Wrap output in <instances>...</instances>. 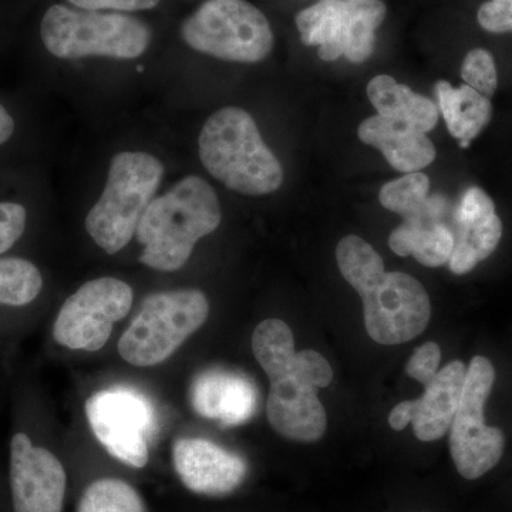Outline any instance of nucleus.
<instances>
[{
    "label": "nucleus",
    "instance_id": "1",
    "mask_svg": "<svg viewBox=\"0 0 512 512\" xmlns=\"http://www.w3.org/2000/svg\"><path fill=\"white\" fill-rule=\"evenodd\" d=\"M256 362L271 382L266 414L285 439L312 443L328 427L318 392L333 380L328 360L316 350L296 352L291 328L281 319H266L252 335Z\"/></svg>",
    "mask_w": 512,
    "mask_h": 512
},
{
    "label": "nucleus",
    "instance_id": "2",
    "mask_svg": "<svg viewBox=\"0 0 512 512\" xmlns=\"http://www.w3.org/2000/svg\"><path fill=\"white\" fill-rule=\"evenodd\" d=\"M336 262L345 281L362 298L366 330L376 343L402 345L424 332L431 319V302L416 278L386 272L382 256L357 235L340 239Z\"/></svg>",
    "mask_w": 512,
    "mask_h": 512
},
{
    "label": "nucleus",
    "instance_id": "3",
    "mask_svg": "<svg viewBox=\"0 0 512 512\" xmlns=\"http://www.w3.org/2000/svg\"><path fill=\"white\" fill-rule=\"evenodd\" d=\"M221 218L214 188L197 175L185 177L154 198L138 222L137 239L143 245L138 261L156 271H178L197 242L217 231Z\"/></svg>",
    "mask_w": 512,
    "mask_h": 512
},
{
    "label": "nucleus",
    "instance_id": "4",
    "mask_svg": "<svg viewBox=\"0 0 512 512\" xmlns=\"http://www.w3.org/2000/svg\"><path fill=\"white\" fill-rule=\"evenodd\" d=\"M201 163L229 190L259 197L284 183V170L266 146L254 117L239 107L215 111L205 121L200 140Z\"/></svg>",
    "mask_w": 512,
    "mask_h": 512
},
{
    "label": "nucleus",
    "instance_id": "5",
    "mask_svg": "<svg viewBox=\"0 0 512 512\" xmlns=\"http://www.w3.org/2000/svg\"><path fill=\"white\" fill-rule=\"evenodd\" d=\"M163 175V164L151 154L124 151L111 158L106 187L86 218V231L104 252L127 247Z\"/></svg>",
    "mask_w": 512,
    "mask_h": 512
},
{
    "label": "nucleus",
    "instance_id": "6",
    "mask_svg": "<svg viewBox=\"0 0 512 512\" xmlns=\"http://www.w3.org/2000/svg\"><path fill=\"white\" fill-rule=\"evenodd\" d=\"M43 45L59 59L110 57L131 60L150 46L146 23L120 12L53 5L40 25Z\"/></svg>",
    "mask_w": 512,
    "mask_h": 512
},
{
    "label": "nucleus",
    "instance_id": "7",
    "mask_svg": "<svg viewBox=\"0 0 512 512\" xmlns=\"http://www.w3.org/2000/svg\"><path fill=\"white\" fill-rule=\"evenodd\" d=\"M210 303L198 289L153 293L119 342L120 356L130 365H160L207 322Z\"/></svg>",
    "mask_w": 512,
    "mask_h": 512
},
{
    "label": "nucleus",
    "instance_id": "8",
    "mask_svg": "<svg viewBox=\"0 0 512 512\" xmlns=\"http://www.w3.org/2000/svg\"><path fill=\"white\" fill-rule=\"evenodd\" d=\"M184 42L225 62L258 63L271 55L274 32L247 0H208L181 26Z\"/></svg>",
    "mask_w": 512,
    "mask_h": 512
},
{
    "label": "nucleus",
    "instance_id": "9",
    "mask_svg": "<svg viewBox=\"0 0 512 512\" xmlns=\"http://www.w3.org/2000/svg\"><path fill=\"white\" fill-rule=\"evenodd\" d=\"M386 13L382 0H320L299 12L295 23L303 45L318 47L323 62L346 57L363 63L375 52Z\"/></svg>",
    "mask_w": 512,
    "mask_h": 512
},
{
    "label": "nucleus",
    "instance_id": "10",
    "mask_svg": "<svg viewBox=\"0 0 512 512\" xmlns=\"http://www.w3.org/2000/svg\"><path fill=\"white\" fill-rule=\"evenodd\" d=\"M495 382L493 363L474 356L467 367L463 394L450 427V453L460 476L477 480L493 470L504 453L503 430L488 427L484 407Z\"/></svg>",
    "mask_w": 512,
    "mask_h": 512
},
{
    "label": "nucleus",
    "instance_id": "11",
    "mask_svg": "<svg viewBox=\"0 0 512 512\" xmlns=\"http://www.w3.org/2000/svg\"><path fill=\"white\" fill-rule=\"evenodd\" d=\"M86 416L101 446L127 466L148 463V441L156 434L153 404L131 387L100 390L86 402Z\"/></svg>",
    "mask_w": 512,
    "mask_h": 512
},
{
    "label": "nucleus",
    "instance_id": "12",
    "mask_svg": "<svg viewBox=\"0 0 512 512\" xmlns=\"http://www.w3.org/2000/svg\"><path fill=\"white\" fill-rule=\"evenodd\" d=\"M131 286L120 279H93L66 299L53 326V338L72 350L97 352L106 346L113 326L133 306Z\"/></svg>",
    "mask_w": 512,
    "mask_h": 512
},
{
    "label": "nucleus",
    "instance_id": "13",
    "mask_svg": "<svg viewBox=\"0 0 512 512\" xmlns=\"http://www.w3.org/2000/svg\"><path fill=\"white\" fill-rule=\"evenodd\" d=\"M10 493L13 512H62L67 477L59 458L37 447L28 434L10 441Z\"/></svg>",
    "mask_w": 512,
    "mask_h": 512
},
{
    "label": "nucleus",
    "instance_id": "14",
    "mask_svg": "<svg viewBox=\"0 0 512 512\" xmlns=\"http://www.w3.org/2000/svg\"><path fill=\"white\" fill-rule=\"evenodd\" d=\"M466 375L467 366L461 360L448 363L424 386L419 399L406 400L394 407L389 414L390 427L400 431L412 423L417 439H441L456 416Z\"/></svg>",
    "mask_w": 512,
    "mask_h": 512
},
{
    "label": "nucleus",
    "instance_id": "15",
    "mask_svg": "<svg viewBox=\"0 0 512 512\" xmlns=\"http://www.w3.org/2000/svg\"><path fill=\"white\" fill-rule=\"evenodd\" d=\"M173 460L178 477L195 494H231L247 476L244 458L204 439L175 441Z\"/></svg>",
    "mask_w": 512,
    "mask_h": 512
},
{
    "label": "nucleus",
    "instance_id": "16",
    "mask_svg": "<svg viewBox=\"0 0 512 512\" xmlns=\"http://www.w3.org/2000/svg\"><path fill=\"white\" fill-rule=\"evenodd\" d=\"M191 404L205 419L222 426L247 423L258 407V392L247 376L224 369H211L195 377Z\"/></svg>",
    "mask_w": 512,
    "mask_h": 512
},
{
    "label": "nucleus",
    "instance_id": "17",
    "mask_svg": "<svg viewBox=\"0 0 512 512\" xmlns=\"http://www.w3.org/2000/svg\"><path fill=\"white\" fill-rule=\"evenodd\" d=\"M447 204L439 195L429 197L419 214L393 229L389 247L399 256H414L419 264L437 268L448 264L454 249V234L444 222Z\"/></svg>",
    "mask_w": 512,
    "mask_h": 512
},
{
    "label": "nucleus",
    "instance_id": "18",
    "mask_svg": "<svg viewBox=\"0 0 512 512\" xmlns=\"http://www.w3.org/2000/svg\"><path fill=\"white\" fill-rule=\"evenodd\" d=\"M357 136L362 143L377 148L400 173H417L436 160V147L426 133L379 114L363 121Z\"/></svg>",
    "mask_w": 512,
    "mask_h": 512
},
{
    "label": "nucleus",
    "instance_id": "19",
    "mask_svg": "<svg viewBox=\"0 0 512 512\" xmlns=\"http://www.w3.org/2000/svg\"><path fill=\"white\" fill-rule=\"evenodd\" d=\"M366 93L379 116L410 124L426 134L439 123V109L434 101L414 93L406 84L397 83L392 76L373 77Z\"/></svg>",
    "mask_w": 512,
    "mask_h": 512
},
{
    "label": "nucleus",
    "instance_id": "20",
    "mask_svg": "<svg viewBox=\"0 0 512 512\" xmlns=\"http://www.w3.org/2000/svg\"><path fill=\"white\" fill-rule=\"evenodd\" d=\"M434 90L448 131L460 141L461 147L467 148L493 117L490 99L481 96L467 84L453 87L446 80H439Z\"/></svg>",
    "mask_w": 512,
    "mask_h": 512
},
{
    "label": "nucleus",
    "instance_id": "21",
    "mask_svg": "<svg viewBox=\"0 0 512 512\" xmlns=\"http://www.w3.org/2000/svg\"><path fill=\"white\" fill-rule=\"evenodd\" d=\"M453 222L454 249L448 266L453 274L464 275L494 254L503 237V222L497 214Z\"/></svg>",
    "mask_w": 512,
    "mask_h": 512
},
{
    "label": "nucleus",
    "instance_id": "22",
    "mask_svg": "<svg viewBox=\"0 0 512 512\" xmlns=\"http://www.w3.org/2000/svg\"><path fill=\"white\" fill-rule=\"evenodd\" d=\"M77 512H146L143 498L117 478H101L84 491Z\"/></svg>",
    "mask_w": 512,
    "mask_h": 512
},
{
    "label": "nucleus",
    "instance_id": "23",
    "mask_svg": "<svg viewBox=\"0 0 512 512\" xmlns=\"http://www.w3.org/2000/svg\"><path fill=\"white\" fill-rule=\"evenodd\" d=\"M42 288V274L35 264L22 258H0V305H29Z\"/></svg>",
    "mask_w": 512,
    "mask_h": 512
},
{
    "label": "nucleus",
    "instance_id": "24",
    "mask_svg": "<svg viewBox=\"0 0 512 512\" xmlns=\"http://www.w3.org/2000/svg\"><path fill=\"white\" fill-rule=\"evenodd\" d=\"M430 178L417 171L389 181L379 192V201L386 210L402 215L404 220L419 214L429 200Z\"/></svg>",
    "mask_w": 512,
    "mask_h": 512
},
{
    "label": "nucleus",
    "instance_id": "25",
    "mask_svg": "<svg viewBox=\"0 0 512 512\" xmlns=\"http://www.w3.org/2000/svg\"><path fill=\"white\" fill-rule=\"evenodd\" d=\"M461 79L481 96L491 99L498 86L497 67L493 55L485 49L468 52L461 64Z\"/></svg>",
    "mask_w": 512,
    "mask_h": 512
},
{
    "label": "nucleus",
    "instance_id": "26",
    "mask_svg": "<svg viewBox=\"0 0 512 512\" xmlns=\"http://www.w3.org/2000/svg\"><path fill=\"white\" fill-rule=\"evenodd\" d=\"M28 212L16 202H0V254L9 251L25 234Z\"/></svg>",
    "mask_w": 512,
    "mask_h": 512
},
{
    "label": "nucleus",
    "instance_id": "27",
    "mask_svg": "<svg viewBox=\"0 0 512 512\" xmlns=\"http://www.w3.org/2000/svg\"><path fill=\"white\" fill-rule=\"evenodd\" d=\"M441 349L436 342H427L414 350L406 366L407 376L426 386L439 372Z\"/></svg>",
    "mask_w": 512,
    "mask_h": 512
},
{
    "label": "nucleus",
    "instance_id": "28",
    "mask_svg": "<svg viewBox=\"0 0 512 512\" xmlns=\"http://www.w3.org/2000/svg\"><path fill=\"white\" fill-rule=\"evenodd\" d=\"M477 20L487 32H512V0H487L478 9Z\"/></svg>",
    "mask_w": 512,
    "mask_h": 512
},
{
    "label": "nucleus",
    "instance_id": "29",
    "mask_svg": "<svg viewBox=\"0 0 512 512\" xmlns=\"http://www.w3.org/2000/svg\"><path fill=\"white\" fill-rule=\"evenodd\" d=\"M79 9L114 10V12H137L156 8L161 0H67Z\"/></svg>",
    "mask_w": 512,
    "mask_h": 512
},
{
    "label": "nucleus",
    "instance_id": "30",
    "mask_svg": "<svg viewBox=\"0 0 512 512\" xmlns=\"http://www.w3.org/2000/svg\"><path fill=\"white\" fill-rule=\"evenodd\" d=\"M13 131H15V121H13L9 111L0 104V146L13 136Z\"/></svg>",
    "mask_w": 512,
    "mask_h": 512
}]
</instances>
